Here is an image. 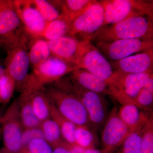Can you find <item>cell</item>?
Returning a JSON list of instances; mask_svg holds the SVG:
<instances>
[{
    "label": "cell",
    "mask_w": 153,
    "mask_h": 153,
    "mask_svg": "<svg viewBox=\"0 0 153 153\" xmlns=\"http://www.w3.org/2000/svg\"><path fill=\"white\" fill-rule=\"evenodd\" d=\"M153 19L147 16L132 17L111 26H105L97 33L94 40L111 42L120 39L153 40Z\"/></svg>",
    "instance_id": "6da1fadb"
},
{
    "label": "cell",
    "mask_w": 153,
    "mask_h": 153,
    "mask_svg": "<svg viewBox=\"0 0 153 153\" xmlns=\"http://www.w3.org/2000/svg\"><path fill=\"white\" fill-rule=\"evenodd\" d=\"M44 90L51 103L64 117L75 125L88 127L90 122L87 111L76 96L55 82L45 86Z\"/></svg>",
    "instance_id": "7a4b0ae2"
},
{
    "label": "cell",
    "mask_w": 153,
    "mask_h": 153,
    "mask_svg": "<svg viewBox=\"0 0 153 153\" xmlns=\"http://www.w3.org/2000/svg\"><path fill=\"white\" fill-rule=\"evenodd\" d=\"M71 65L52 56L33 67L24 90L21 93H31L44 89V87L58 81L66 74L78 69Z\"/></svg>",
    "instance_id": "3957f363"
},
{
    "label": "cell",
    "mask_w": 153,
    "mask_h": 153,
    "mask_svg": "<svg viewBox=\"0 0 153 153\" xmlns=\"http://www.w3.org/2000/svg\"><path fill=\"white\" fill-rule=\"evenodd\" d=\"M99 1L104 10L103 27L138 16H147L153 19V5L149 2L141 0H102Z\"/></svg>",
    "instance_id": "277c9868"
},
{
    "label": "cell",
    "mask_w": 153,
    "mask_h": 153,
    "mask_svg": "<svg viewBox=\"0 0 153 153\" xmlns=\"http://www.w3.org/2000/svg\"><path fill=\"white\" fill-rule=\"evenodd\" d=\"M27 33L6 51L4 61L6 71L16 83V89L22 92L27 82L30 60Z\"/></svg>",
    "instance_id": "5b68a950"
},
{
    "label": "cell",
    "mask_w": 153,
    "mask_h": 153,
    "mask_svg": "<svg viewBox=\"0 0 153 153\" xmlns=\"http://www.w3.org/2000/svg\"><path fill=\"white\" fill-rule=\"evenodd\" d=\"M76 96L85 107L90 123L99 127L106 119V108L101 94L82 88L70 78L62 77L55 82Z\"/></svg>",
    "instance_id": "8992f818"
},
{
    "label": "cell",
    "mask_w": 153,
    "mask_h": 153,
    "mask_svg": "<svg viewBox=\"0 0 153 153\" xmlns=\"http://www.w3.org/2000/svg\"><path fill=\"white\" fill-rule=\"evenodd\" d=\"M104 10L99 1L93 3L70 24L68 36L82 40H94L97 33L103 27Z\"/></svg>",
    "instance_id": "52a82bcc"
},
{
    "label": "cell",
    "mask_w": 153,
    "mask_h": 153,
    "mask_svg": "<svg viewBox=\"0 0 153 153\" xmlns=\"http://www.w3.org/2000/svg\"><path fill=\"white\" fill-rule=\"evenodd\" d=\"M25 33L13 1L0 0V49L7 51Z\"/></svg>",
    "instance_id": "ba28073f"
},
{
    "label": "cell",
    "mask_w": 153,
    "mask_h": 153,
    "mask_svg": "<svg viewBox=\"0 0 153 153\" xmlns=\"http://www.w3.org/2000/svg\"><path fill=\"white\" fill-rule=\"evenodd\" d=\"M2 134L7 153H19L22 150L23 128L17 100L10 105L1 119Z\"/></svg>",
    "instance_id": "9c48e42d"
},
{
    "label": "cell",
    "mask_w": 153,
    "mask_h": 153,
    "mask_svg": "<svg viewBox=\"0 0 153 153\" xmlns=\"http://www.w3.org/2000/svg\"><path fill=\"white\" fill-rule=\"evenodd\" d=\"M97 48L109 59L117 61L134 53L153 48V40L128 39H120L111 42H98Z\"/></svg>",
    "instance_id": "30bf717a"
},
{
    "label": "cell",
    "mask_w": 153,
    "mask_h": 153,
    "mask_svg": "<svg viewBox=\"0 0 153 153\" xmlns=\"http://www.w3.org/2000/svg\"><path fill=\"white\" fill-rule=\"evenodd\" d=\"M77 66L78 68L86 70L107 82L114 72L111 63L89 41H87Z\"/></svg>",
    "instance_id": "8fae6325"
},
{
    "label": "cell",
    "mask_w": 153,
    "mask_h": 153,
    "mask_svg": "<svg viewBox=\"0 0 153 153\" xmlns=\"http://www.w3.org/2000/svg\"><path fill=\"white\" fill-rule=\"evenodd\" d=\"M131 130L119 116L114 107L108 116L102 134V153H112L122 145Z\"/></svg>",
    "instance_id": "7c38bea8"
},
{
    "label": "cell",
    "mask_w": 153,
    "mask_h": 153,
    "mask_svg": "<svg viewBox=\"0 0 153 153\" xmlns=\"http://www.w3.org/2000/svg\"><path fill=\"white\" fill-rule=\"evenodd\" d=\"M13 4L27 34L32 38H41L48 22L41 16L33 1L15 0Z\"/></svg>",
    "instance_id": "4fadbf2b"
},
{
    "label": "cell",
    "mask_w": 153,
    "mask_h": 153,
    "mask_svg": "<svg viewBox=\"0 0 153 153\" xmlns=\"http://www.w3.org/2000/svg\"><path fill=\"white\" fill-rule=\"evenodd\" d=\"M87 41L66 36L48 42L52 56L77 67Z\"/></svg>",
    "instance_id": "5bb4252c"
},
{
    "label": "cell",
    "mask_w": 153,
    "mask_h": 153,
    "mask_svg": "<svg viewBox=\"0 0 153 153\" xmlns=\"http://www.w3.org/2000/svg\"><path fill=\"white\" fill-rule=\"evenodd\" d=\"M153 77V74L125 73L114 71L107 83L133 100L141 89Z\"/></svg>",
    "instance_id": "9a60e30c"
},
{
    "label": "cell",
    "mask_w": 153,
    "mask_h": 153,
    "mask_svg": "<svg viewBox=\"0 0 153 153\" xmlns=\"http://www.w3.org/2000/svg\"><path fill=\"white\" fill-rule=\"evenodd\" d=\"M114 71L125 73L153 74V48L111 63Z\"/></svg>",
    "instance_id": "2e32d148"
},
{
    "label": "cell",
    "mask_w": 153,
    "mask_h": 153,
    "mask_svg": "<svg viewBox=\"0 0 153 153\" xmlns=\"http://www.w3.org/2000/svg\"><path fill=\"white\" fill-rule=\"evenodd\" d=\"M69 78L88 90L110 96V85L103 79L84 69L78 68L72 71Z\"/></svg>",
    "instance_id": "e0dca14e"
},
{
    "label": "cell",
    "mask_w": 153,
    "mask_h": 153,
    "mask_svg": "<svg viewBox=\"0 0 153 153\" xmlns=\"http://www.w3.org/2000/svg\"><path fill=\"white\" fill-rule=\"evenodd\" d=\"M118 115L131 131L146 123L150 115L133 104L123 105L118 110Z\"/></svg>",
    "instance_id": "ac0fdd59"
},
{
    "label": "cell",
    "mask_w": 153,
    "mask_h": 153,
    "mask_svg": "<svg viewBox=\"0 0 153 153\" xmlns=\"http://www.w3.org/2000/svg\"><path fill=\"white\" fill-rule=\"evenodd\" d=\"M94 0H66L52 1L55 6L59 7L60 15L71 23L80 16L93 2Z\"/></svg>",
    "instance_id": "d6986e66"
},
{
    "label": "cell",
    "mask_w": 153,
    "mask_h": 153,
    "mask_svg": "<svg viewBox=\"0 0 153 153\" xmlns=\"http://www.w3.org/2000/svg\"><path fill=\"white\" fill-rule=\"evenodd\" d=\"M24 93L29 96L33 111L41 123L50 118L51 103L44 89Z\"/></svg>",
    "instance_id": "ffe728a7"
},
{
    "label": "cell",
    "mask_w": 153,
    "mask_h": 153,
    "mask_svg": "<svg viewBox=\"0 0 153 153\" xmlns=\"http://www.w3.org/2000/svg\"><path fill=\"white\" fill-rule=\"evenodd\" d=\"M17 102L24 129L40 127L41 122L33 111L28 94L21 93Z\"/></svg>",
    "instance_id": "44dd1931"
},
{
    "label": "cell",
    "mask_w": 153,
    "mask_h": 153,
    "mask_svg": "<svg viewBox=\"0 0 153 153\" xmlns=\"http://www.w3.org/2000/svg\"><path fill=\"white\" fill-rule=\"evenodd\" d=\"M32 39L28 52L30 64L34 67L52 55L48 41L41 38Z\"/></svg>",
    "instance_id": "7402d4cb"
},
{
    "label": "cell",
    "mask_w": 153,
    "mask_h": 153,
    "mask_svg": "<svg viewBox=\"0 0 153 153\" xmlns=\"http://www.w3.org/2000/svg\"><path fill=\"white\" fill-rule=\"evenodd\" d=\"M50 117L58 125L65 141L71 145H76L74 135L76 125L64 117L52 103Z\"/></svg>",
    "instance_id": "603a6c76"
},
{
    "label": "cell",
    "mask_w": 153,
    "mask_h": 153,
    "mask_svg": "<svg viewBox=\"0 0 153 153\" xmlns=\"http://www.w3.org/2000/svg\"><path fill=\"white\" fill-rule=\"evenodd\" d=\"M70 24L67 19L60 15L57 19L47 23L41 38L49 41L68 36Z\"/></svg>",
    "instance_id": "cb8c5ba5"
},
{
    "label": "cell",
    "mask_w": 153,
    "mask_h": 153,
    "mask_svg": "<svg viewBox=\"0 0 153 153\" xmlns=\"http://www.w3.org/2000/svg\"><path fill=\"white\" fill-rule=\"evenodd\" d=\"M146 122L129 134L122 144V153H141L143 134Z\"/></svg>",
    "instance_id": "d4e9b609"
},
{
    "label": "cell",
    "mask_w": 153,
    "mask_h": 153,
    "mask_svg": "<svg viewBox=\"0 0 153 153\" xmlns=\"http://www.w3.org/2000/svg\"><path fill=\"white\" fill-rule=\"evenodd\" d=\"M40 128L44 139L51 146L54 147L64 142L58 125L51 117L41 122Z\"/></svg>",
    "instance_id": "484cf974"
},
{
    "label": "cell",
    "mask_w": 153,
    "mask_h": 153,
    "mask_svg": "<svg viewBox=\"0 0 153 153\" xmlns=\"http://www.w3.org/2000/svg\"><path fill=\"white\" fill-rule=\"evenodd\" d=\"M153 77L143 87L134 100L135 105L140 109L149 111L153 105Z\"/></svg>",
    "instance_id": "4316f807"
},
{
    "label": "cell",
    "mask_w": 153,
    "mask_h": 153,
    "mask_svg": "<svg viewBox=\"0 0 153 153\" xmlns=\"http://www.w3.org/2000/svg\"><path fill=\"white\" fill-rule=\"evenodd\" d=\"M15 89L16 83L6 70L4 74L0 78V103H8Z\"/></svg>",
    "instance_id": "83f0119b"
},
{
    "label": "cell",
    "mask_w": 153,
    "mask_h": 153,
    "mask_svg": "<svg viewBox=\"0 0 153 153\" xmlns=\"http://www.w3.org/2000/svg\"><path fill=\"white\" fill-rule=\"evenodd\" d=\"M33 2L41 16L48 23L57 19L60 16V13L50 1L33 0Z\"/></svg>",
    "instance_id": "f1b7e54d"
},
{
    "label": "cell",
    "mask_w": 153,
    "mask_h": 153,
    "mask_svg": "<svg viewBox=\"0 0 153 153\" xmlns=\"http://www.w3.org/2000/svg\"><path fill=\"white\" fill-rule=\"evenodd\" d=\"M76 145L84 149L94 148L95 138L92 132L84 126H76L75 135Z\"/></svg>",
    "instance_id": "f546056e"
},
{
    "label": "cell",
    "mask_w": 153,
    "mask_h": 153,
    "mask_svg": "<svg viewBox=\"0 0 153 153\" xmlns=\"http://www.w3.org/2000/svg\"><path fill=\"white\" fill-rule=\"evenodd\" d=\"M140 153H153V114L149 117L143 134Z\"/></svg>",
    "instance_id": "4dcf8cb0"
},
{
    "label": "cell",
    "mask_w": 153,
    "mask_h": 153,
    "mask_svg": "<svg viewBox=\"0 0 153 153\" xmlns=\"http://www.w3.org/2000/svg\"><path fill=\"white\" fill-rule=\"evenodd\" d=\"M26 149L28 153H53L51 146L42 139L33 140L29 143Z\"/></svg>",
    "instance_id": "1f68e13d"
},
{
    "label": "cell",
    "mask_w": 153,
    "mask_h": 153,
    "mask_svg": "<svg viewBox=\"0 0 153 153\" xmlns=\"http://www.w3.org/2000/svg\"><path fill=\"white\" fill-rule=\"evenodd\" d=\"M36 139L45 140L41 128L24 129L22 136V149H27L29 143Z\"/></svg>",
    "instance_id": "d6a6232c"
},
{
    "label": "cell",
    "mask_w": 153,
    "mask_h": 153,
    "mask_svg": "<svg viewBox=\"0 0 153 153\" xmlns=\"http://www.w3.org/2000/svg\"><path fill=\"white\" fill-rule=\"evenodd\" d=\"M53 153H72L71 145L64 141L54 147Z\"/></svg>",
    "instance_id": "836d02e7"
},
{
    "label": "cell",
    "mask_w": 153,
    "mask_h": 153,
    "mask_svg": "<svg viewBox=\"0 0 153 153\" xmlns=\"http://www.w3.org/2000/svg\"><path fill=\"white\" fill-rule=\"evenodd\" d=\"M72 153H84L85 149L76 145H71Z\"/></svg>",
    "instance_id": "e575fe53"
},
{
    "label": "cell",
    "mask_w": 153,
    "mask_h": 153,
    "mask_svg": "<svg viewBox=\"0 0 153 153\" xmlns=\"http://www.w3.org/2000/svg\"><path fill=\"white\" fill-rule=\"evenodd\" d=\"M84 153H102V152L94 148H90L86 149Z\"/></svg>",
    "instance_id": "d590c367"
},
{
    "label": "cell",
    "mask_w": 153,
    "mask_h": 153,
    "mask_svg": "<svg viewBox=\"0 0 153 153\" xmlns=\"http://www.w3.org/2000/svg\"><path fill=\"white\" fill-rule=\"evenodd\" d=\"M6 71V68L4 64L3 65L0 63V78L4 75Z\"/></svg>",
    "instance_id": "8d00e7d4"
},
{
    "label": "cell",
    "mask_w": 153,
    "mask_h": 153,
    "mask_svg": "<svg viewBox=\"0 0 153 153\" xmlns=\"http://www.w3.org/2000/svg\"><path fill=\"white\" fill-rule=\"evenodd\" d=\"M5 153H7L5 152ZM19 153H28L27 151V149H22V151H21V152H19Z\"/></svg>",
    "instance_id": "74e56055"
},
{
    "label": "cell",
    "mask_w": 153,
    "mask_h": 153,
    "mask_svg": "<svg viewBox=\"0 0 153 153\" xmlns=\"http://www.w3.org/2000/svg\"><path fill=\"white\" fill-rule=\"evenodd\" d=\"M2 135V128H0V140H1V136Z\"/></svg>",
    "instance_id": "f35d334b"
},
{
    "label": "cell",
    "mask_w": 153,
    "mask_h": 153,
    "mask_svg": "<svg viewBox=\"0 0 153 153\" xmlns=\"http://www.w3.org/2000/svg\"><path fill=\"white\" fill-rule=\"evenodd\" d=\"M3 115H2L1 114V113H0V123H1V118L2 117Z\"/></svg>",
    "instance_id": "ab89813d"
},
{
    "label": "cell",
    "mask_w": 153,
    "mask_h": 153,
    "mask_svg": "<svg viewBox=\"0 0 153 153\" xmlns=\"http://www.w3.org/2000/svg\"><path fill=\"white\" fill-rule=\"evenodd\" d=\"M0 153H2L1 152H0Z\"/></svg>",
    "instance_id": "60d3db41"
},
{
    "label": "cell",
    "mask_w": 153,
    "mask_h": 153,
    "mask_svg": "<svg viewBox=\"0 0 153 153\" xmlns=\"http://www.w3.org/2000/svg\"><path fill=\"white\" fill-rule=\"evenodd\" d=\"M122 153V152H121V153Z\"/></svg>",
    "instance_id": "b9f144b4"
}]
</instances>
